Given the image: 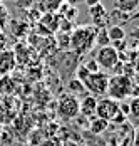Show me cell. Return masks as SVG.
Returning a JSON list of instances; mask_svg holds the SVG:
<instances>
[{
  "instance_id": "19",
  "label": "cell",
  "mask_w": 139,
  "mask_h": 146,
  "mask_svg": "<svg viewBox=\"0 0 139 146\" xmlns=\"http://www.w3.org/2000/svg\"><path fill=\"white\" fill-rule=\"evenodd\" d=\"M14 91V82L9 76H2L0 77V92L2 94H10Z\"/></svg>"
},
{
  "instance_id": "9",
  "label": "cell",
  "mask_w": 139,
  "mask_h": 146,
  "mask_svg": "<svg viewBox=\"0 0 139 146\" xmlns=\"http://www.w3.org/2000/svg\"><path fill=\"white\" fill-rule=\"evenodd\" d=\"M96 104H97V98L87 94L79 101V116L82 114L84 117H91L96 114Z\"/></svg>"
},
{
  "instance_id": "11",
  "label": "cell",
  "mask_w": 139,
  "mask_h": 146,
  "mask_svg": "<svg viewBox=\"0 0 139 146\" xmlns=\"http://www.w3.org/2000/svg\"><path fill=\"white\" fill-rule=\"evenodd\" d=\"M59 22H60V17L57 14H44L40 17V20H39V24H40L50 35L59 30Z\"/></svg>"
},
{
  "instance_id": "12",
  "label": "cell",
  "mask_w": 139,
  "mask_h": 146,
  "mask_svg": "<svg viewBox=\"0 0 139 146\" xmlns=\"http://www.w3.org/2000/svg\"><path fill=\"white\" fill-rule=\"evenodd\" d=\"M114 7L119 14L127 17L139 9V0H114Z\"/></svg>"
},
{
  "instance_id": "26",
  "label": "cell",
  "mask_w": 139,
  "mask_h": 146,
  "mask_svg": "<svg viewBox=\"0 0 139 146\" xmlns=\"http://www.w3.org/2000/svg\"><path fill=\"white\" fill-rule=\"evenodd\" d=\"M111 47H114L119 54H122V52L126 50V42H124V40H116V42H112Z\"/></svg>"
},
{
  "instance_id": "32",
  "label": "cell",
  "mask_w": 139,
  "mask_h": 146,
  "mask_svg": "<svg viewBox=\"0 0 139 146\" xmlns=\"http://www.w3.org/2000/svg\"><path fill=\"white\" fill-rule=\"evenodd\" d=\"M2 134H3V128H2V124H0V138H2Z\"/></svg>"
},
{
  "instance_id": "18",
  "label": "cell",
  "mask_w": 139,
  "mask_h": 146,
  "mask_svg": "<svg viewBox=\"0 0 139 146\" xmlns=\"http://www.w3.org/2000/svg\"><path fill=\"white\" fill-rule=\"evenodd\" d=\"M56 45L60 49V50H67V49H70V37H69V34L59 32L57 40H56Z\"/></svg>"
},
{
  "instance_id": "5",
  "label": "cell",
  "mask_w": 139,
  "mask_h": 146,
  "mask_svg": "<svg viewBox=\"0 0 139 146\" xmlns=\"http://www.w3.org/2000/svg\"><path fill=\"white\" fill-rule=\"evenodd\" d=\"M56 67L59 69L60 76L69 81L72 77V74L75 72L77 67H79V56L75 52H72V50H64L60 54V59H57Z\"/></svg>"
},
{
  "instance_id": "13",
  "label": "cell",
  "mask_w": 139,
  "mask_h": 146,
  "mask_svg": "<svg viewBox=\"0 0 139 146\" xmlns=\"http://www.w3.org/2000/svg\"><path fill=\"white\" fill-rule=\"evenodd\" d=\"M127 121H129V126L139 128V96L129 99V116H127Z\"/></svg>"
},
{
  "instance_id": "33",
  "label": "cell",
  "mask_w": 139,
  "mask_h": 146,
  "mask_svg": "<svg viewBox=\"0 0 139 146\" xmlns=\"http://www.w3.org/2000/svg\"><path fill=\"white\" fill-rule=\"evenodd\" d=\"M70 2H72V3H74V2H81V0H70Z\"/></svg>"
},
{
  "instance_id": "4",
  "label": "cell",
  "mask_w": 139,
  "mask_h": 146,
  "mask_svg": "<svg viewBox=\"0 0 139 146\" xmlns=\"http://www.w3.org/2000/svg\"><path fill=\"white\" fill-rule=\"evenodd\" d=\"M57 116L64 121H72L79 117V98L69 92L62 94L57 101Z\"/></svg>"
},
{
  "instance_id": "24",
  "label": "cell",
  "mask_w": 139,
  "mask_h": 146,
  "mask_svg": "<svg viewBox=\"0 0 139 146\" xmlns=\"http://www.w3.org/2000/svg\"><path fill=\"white\" fill-rule=\"evenodd\" d=\"M64 14H66V15H64V19H67V20L72 22V20H74V17L79 14V12H77V9H75V7H70V5H69V9H67Z\"/></svg>"
},
{
  "instance_id": "34",
  "label": "cell",
  "mask_w": 139,
  "mask_h": 146,
  "mask_svg": "<svg viewBox=\"0 0 139 146\" xmlns=\"http://www.w3.org/2000/svg\"><path fill=\"white\" fill-rule=\"evenodd\" d=\"M136 50H138V52H139V47H138V49H136Z\"/></svg>"
},
{
  "instance_id": "10",
  "label": "cell",
  "mask_w": 139,
  "mask_h": 146,
  "mask_svg": "<svg viewBox=\"0 0 139 146\" xmlns=\"http://www.w3.org/2000/svg\"><path fill=\"white\" fill-rule=\"evenodd\" d=\"M17 66L15 62V56L12 50H2L0 52V74L2 76H9V72L14 71V67Z\"/></svg>"
},
{
  "instance_id": "27",
  "label": "cell",
  "mask_w": 139,
  "mask_h": 146,
  "mask_svg": "<svg viewBox=\"0 0 139 146\" xmlns=\"http://www.w3.org/2000/svg\"><path fill=\"white\" fill-rule=\"evenodd\" d=\"M40 146H62V145H60V139H57V138H49V139H45Z\"/></svg>"
},
{
  "instance_id": "1",
  "label": "cell",
  "mask_w": 139,
  "mask_h": 146,
  "mask_svg": "<svg viewBox=\"0 0 139 146\" xmlns=\"http://www.w3.org/2000/svg\"><path fill=\"white\" fill-rule=\"evenodd\" d=\"M75 72H77V79L82 82L84 89H85L91 96H94V98L99 99V98H104V96L107 94L109 76L104 72V71L91 74V72H87L82 66H79Z\"/></svg>"
},
{
  "instance_id": "30",
  "label": "cell",
  "mask_w": 139,
  "mask_h": 146,
  "mask_svg": "<svg viewBox=\"0 0 139 146\" xmlns=\"http://www.w3.org/2000/svg\"><path fill=\"white\" fill-rule=\"evenodd\" d=\"M84 2H85V5H87V7H94V5L101 3V0H84Z\"/></svg>"
},
{
  "instance_id": "23",
  "label": "cell",
  "mask_w": 139,
  "mask_h": 146,
  "mask_svg": "<svg viewBox=\"0 0 139 146\" xmlns=\"http://www.w3.org/2000/svg\"><path fill=\"white\" fill-rule=\"evenodd\" d=\"M15 5L19 7V9H24V10H30L32 7H34V2L35 0H14Z\"/></svg>"
},
{
  "instance_id": "28",
  "label": "cell",
  "mask_w": 139,
  "mask_h": 146,
  "mask_svg": "<svg viewBox=\"0 0 139 146\" xmlns=\"http://www.w3.org/2000/svg\"><path fill=\"white\" fill-rule=\"evenodd\" d=\"M5 45H7V37H5L3 32H0V52L5 50Z\"/></svg>"
},
{
  "instance_id": "8",
  "label": "cell",
  "mask_w": 139,
  "mask_h": 146,
  "mask_svg": "<svg viewBox=\"0 0 139 146\" xmlns=\"http://www.w3.org/2000/svg\"><path fill=\"white\" fill-rule=\"evenodd\" d=\"M62 3H64V0H35L34 9L40 14H56V12H59Z\"/></svg>"
},
{
  "instance_id": "20",
  "label": "cell",
  "mask_w": 139,
  "mask_h": 146,
  "mask_svg": "<svg viewBox=\"0 0 139 146\" xmlns=\"http://www.w3.org/2000/svg\"><path fill=\"white\" fill-rule=\"evenodd\" d=\"M9 19H10V14H9V10H7V7L3 5V2H0V32L7 27Z\"/></svg>"
},
{
  "instance_id": "2",
  "label": "cell",
  "mask_w": 139,
  "mask_h": 146,
  "mask_svg": "<svg viewBox=\"0 0 139 146\" xmlns=\"http://www.w3.org/2000/svg\"><path fill=\"white\" fill-rule=\"evenodd\" d=\"M96 34H97V29L94 25H81L72 29V32L69 34L72 52H75L79 57L89 54L96 45Z\"/></svg>"
},
{
  "instance_id": "6",
  "label": "cell",
  "mask_w": 139,
  "mask_h": 146,
  "mask_svg": "<svg viewBox=\"0 0 139 146\" xmlns=\"http://www.w3.org/2000/svg\"><path fill=\"white\" fill-rule=\"evenodd\" d=\"M117 113H119V101L111 99L107 96L97 99V104H96V117H101V119L111 123Z\"/></svg>"
},
{
  "instance_id": "15",
  "label": "cell",
  "mask_w": 139,
  "mask_h": 146,
  "mask_svg": "<svg viewBox=\"0 0 139 146\" xmlns=\"http://www.w3.org/2000/svg\"><path fill=\"white\" fill-rule=\"evenodd\" d=\"M67 92L69 94H72V96H79V94H82V92H85V89H84L82 82L77 79V77H70L69 81H67Z\"/></svg>"
},
{
  "instance_id": "22",
  "label": "cell",
  "mask_w": 139,
  "mask_h": 146,
  "mask_svg": "<svg viewBox=\"0 0 139 146\" xmlns=\"http://www.w3.org/2000/svg\"><path fill=\"white\" fill-rule=\"evenodd\" d=\"M82 67L87 71V72H91V74L99 72V71H101L99 66H97V62H96V59H87V60L82 64Z\"/></svg>"
},
{
  "instance_id": "29",
  "label": "cell",
  "mask_w": 139,
  "mask_h": 146,
  "mask_svg": "<svg viewBox=\"0 0 139 146\" xmlns=\"http://www.w3.org/2000/svg\"><path fill=\"white\" fill-rule=\"evenodd\" d=\"M132 146H139V128H136L134 138H132Z\"/></svg>"
},
{
  "instance_id": "25",
  "label": "cell",
  "mask_w": 139,
  "mask_h": 146,
  "mask_svg": "<svg viewBox=\"0 0 139 146\" xmlns=\"http://www.w3.org/2000/svg\"><path fill=\"white\" fill-rule=\"evenodd\" d=\"M111 123H114V124H119V126H121V124H126V123H127V117H126L124 114L119 111V113L114 116V119H112Z\"/></svg>"
},
{
  "instance_id": "17",
  "label": "cell",
  "mask_w": 139,
  "mask_h": 146,
  "mask_svg": "<svg viewBox=\"0 0 139 146\" xmlns=\"http://www.w3.org/2000/svg\"><path fill=\"white\" fill-rule=\"evenodd\" d=\"M96 44L101 45V47L111 45V40H109V35H107V29H106V27L97 29V34H96Z\"/></svg>"
},
{
  "instance_id": "7",
  "label": "cell",
  "mask_w": 139,
  "mask_h": 146,
  "mask_svg": "<svg viewBox=\"0 0 139 146\" xmlns=\"http://www.w3.org/2000/svg\"><path fill=\"white\" fill-rule=\"evenodd\" d=\"M94 59H96V62H97L101 71H112L114 66L119 62V52L114 47H111V45H106V47L99 49Z\"/></svg>"
},
{
  "instance_id": "14",
  "label": "cell",
  "mask_w": 139,
  "mask_h": 146,
  "mask_svg": "<svg viewBox=\"0 0 139 146\" xmlns=\"http://www.w3.org/2000/svg\"><path fill=\"white\" fill-rule=\"evenodd\" d=\"M107 126H109V123L107 121H104V119H101V117H94L92 121H89V129L91 133L94 134V136H101L102 133L107 129Z\"/></svg>"
},
{
  "instance_id": "31",
  "label": "cell",
  "mask_w": 139,
  "mask_h": 146,
  "mask_svg": "<svg viewBox=\"0 0 139 146\" xmlns=\"http://www.w3.org/2000/svg\"><path fill=\"white\" fill-rule=\"evenodd\" d=\"M131 37H132V39H136V40H139V27L131 32Z\"/></svg>"
},
{
  "instance_id": "16",
  "label": "cell",
  "mask_w": 139,
  "mask_h": 146,
  "mask_svg": "<svg viewBox=\"0 0 139 146\" xmlns=\"http://www.w3.org/2000/svg\"><path fill=\"white\" fill-rule=\"evenodd\" d=\"M107 35H109V40L111 42H116V40H124L126 32L121 25H112L107 29Z\"/></svg>"
},
{
  "instance_id": "21",
  "label": "cell",
  "mask_w": 139,
  "mask_h": 146,
  "mask_svg": "<svg viewBox=\"0 0 139 146\" xmlns=\"http://www.w3.org/2000/svg\"><path fill=\"white\" fill-rule=\"evenodd\" d=\"M17 24H19V27L15 25L14 22H10V29L14 30V34L17 35V37H20V35H24L25 32H27V29H28V25L24 22V20H17Z\"/></svg>"
},
{
  "instance_id": "3",
  "label": "cell",
  "mask_w": 139,
  "mask_h": 146,
  "mask_svg": "<svg viewBox=\"0 0 139 146\" xmlns=\"http://www.w3.org/2000/svg\"><path fill=\"white\" fill-rule=\"evenodd\" d=\"M132 77L129 76H112L109 77V84H107V98L116 99V101H127L129 98H132Z\"/></svg>"
}]
</instances>
